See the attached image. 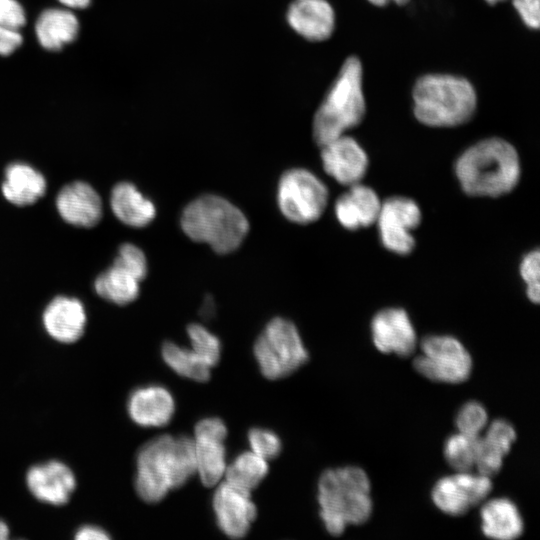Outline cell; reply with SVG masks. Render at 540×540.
Segmentation results:
<instances>
[{
	"label": "cell",
	"instance_id": "cell-1",
	"mask_svg": "<svg viewBox=\"0 0 540 540\" xmlns=\"http://www.w3.org/2000/svg\"><path fill=\"white\" fill-rule=\"evenodd\" d=\"M195 473L193 439L184 435H161L139 449L134 486L143 501L157 503L171 489L184 485Z\"/></svg>",
	"mask_w": 540,
	"mask_h": 540
},
{
	"label": "cell",
	"instance_id": "cell-2",
	"mask_svg": "<svg viewBox=\"0 0 540 540\" xmlns=\"http://www.w3.org/2000/svg\"><path fill=\"white\" fill-rule=\"evenodd\" d=\"M520 173L515 147L498 137L473 144L455 162L456 177L465 193L472 196L507 194L517 185Z\"/></svg>",
	"mask_w": 540,
	"mask_h": 540
},
{
	"label": "cell",
	"instance_id": "cell-3",
	"mask_svg": "<svg viewBox=\"0 0 540 540\" xmlns=\"http://www.w3.org/2000/svg\"><path fill=\"white\" fill-rule=\"evenodd\" d=\"M319 515L326 531L341 535L350 525L364 524L373 503L367 473L357 466L325 470L317 486Z\"/></svg>",
	"mask_w": 540,
	"mask_h": 540
},
{
	"label": "cell",
	"instance_id": "cell-4",
	"mask_svg": "<svg viewBox=\"0 0 540 540\" xmlns=\"http://www.w3.org/2000/svg\"><path fill=\"white\" fill-rule=\"evenodd\" d=\"M413 113L422 124L448 128L468 122L477 108V93L465 77L447 73L420 76L412 89Z\"/></svg>",
	"mask_w": 540,
	"mask_h": 540
},
{
	"label": "cell",
	"instance_id": "cell-5",
	"mask_svg": "<svg viewBox=\"0 0 540 540\" xmlns=\"http://www.w3.org/2000/svg\"><path fill=\"white\" fill-rule=\"evenodd\" d=\"M365 112L362 63L358 57L350 56L342 64L314 115L315 142L322 146L346 134L361 123Z\"/></svg>",
	"mask_w": 540,
	"mask_h": 540
},
{
	"label": "cell",
	"instance_id": "cell-6",
	"mask_svg": "<svg viewBox=\"0 0 540 540\" xmlns=\"http://www.w3.org/2000/svg\"><path fill=\"white\" fill-rule=\"evenodd\" d=\"M180 224L190 239L208 244L219 254L236 250L249 230V222L238 207L212 194L191 201L181 214Z\"/></svg>",
	"mask_w": 540,
	"mask_h": 540
},
{
	"label": "cell",
	"instance_id": "cell-7",
	"mask_svg": "<svg viewBox=\"0 0 540 540\" xmlns=\"http://www.w3.org/2000/svg\"><path fill=\"white\" fill-rule=\"evenodd\" d=\"M253 353L260 372L270 380L290 375L309 358L298 329L282 317L267 323L254 343Z\"/></svg>",
	"mask_w": 540,
	"mask_h": 540
},
{
	"label": "cell",
	"instance_id": "cell-8",
	"mask_svg": "<svg viewBox=\"0 0 540 540\" xmlns=\"http://www.w3.org/2000/svg\"><path fill=\"white\" fill-rule=\"evenodd\" d=\"M327 202V187L309 170L290 169L279 179L278 207L283 216L291 222L309 224L318 220Z\"/></svg>",
	"mask_w": 540,
	"mask_h": 540
},
{
	"label": "cell",
	"instance_id": "cell-9",
	"mask_svg": "<svg viewBox=\"0 0 540 540\" xmlns=\"http://www.w3.org/2000/svg\"><path fill=\"white\" fill-rule=\"evenodd\" d=\"M421 353L415 357V370L428 380L459 384L472 372V358L466 347L450 335H430L420 344Z\"/></svg>",
	"mask_w": 540,
	"mask_h": 540
},
{
	"label": "cell",
	"instance_id": "cell-10",
	"mask_svg": "<svg viewBox=\"0 0 540 540\" xmlns=\"http://www.w3.org/2000/svg\"><path fill=\"white\" fill-rule=\"evenodd\" d=\"M492 490L491 477L472 471L440 478L431 490L436 508L449 516H462L483 503Z\"/></svg>",
	"mask_w": 540,
	"mask_h": 540
},
{
	"label": "cell",
	"instance_id": "cell-11",
	"mask_svg": "<svg viewBox=\"0 0 540 540\" xmlns=\"http://www.w3.org/2000/svg\"><path fill=\"white\" fill-rule=\"evenodd\" d=\"M421 222L418 204L407 197L394 196L381 203L376 219L382 245L389 251L407 255L414 249L412 231Z\"/></svg>",
	"mask_w": 540,
	"mask_h": 540
},
{
	"label": "cell",
	"instance_id": "cell-12",
	"mask_svg": "<svg viewBox=\"0 0 540 540\" xmlns=\"http://www.w3.org/2000/svg\"><path fill=\"white\" fill-rule=\"evenodd\" d=\"M227 427L223 420L208 417L198 421L194 428L196 473L207 487L217 485L227 467L224 440Z\"/></svg>",
	"mask_w": 540,
	"mask_h": 540
},
{
	"label": "cell",
	"instance_id": "cell-13",
	"mask_svg": "<svg viewBox=\"0 0 540 540\" xmlns=\"http://www.w3.org/2000/svg\"><path fill=\"white\" fill-rule=\"evenodd\" d=\"M212 507L221 532L234 539L244 537L257 516V508L250 491L226 481L218 483L212 498Z\"/></svg>",
	"mask_w": 540,
	"mask_h": 540
},
{
	"label": "cell",
	"instance_id": "cell-14",
	"mask_svg": "<svg viewBox=\"0 0 540 540\" xmlns=\"http://www.w3.org/2000/svg\"><path fill=\"white\" fill-rule=\"evenodd\" d=\"M320 147L322 165L329 176L346 186L361 182L369 161L356 139L343 134Z\"/></svg>",
	"mask_w": 540,
	"mask_h": 540
},
{
	"label": "cell",
	"instance_id": "cell-15",
	"mask_svg": "<svg viewBox=\"0 0 540 540\" xmlns=\"http://www.w3.org/2000/svg\"><path fill=\"white\" fill-rule=\"evenodd\" d=\"M373 344L382 353L401 357L411 355L417 345V335L409 315L401 308H385L371 321Z\"/></svg>",
	"mask_w": 540,
	"mask_h": 540
},
{
	"label": "cell",
	"instance_id": "cell-16",
	"mask_svg": "<svg viewBox=\"0 0 540 540\" xmlns=\"http://www.w3.org/2000/svg\"><path fill=\"white\" fill-rule=\"evenodd\" d=\"M26 484L31 494L44 503L63 505L76 488L73 471L65 463L50 460L29 468Z\"/></svg>",
	"mask_w": 540,
	"mask_h": 540
},
{
	"label": "cell",
	"instance_id": "cell-17",
	"mask_svg": "<svg viewBox=\"0 0 540 540\" xmlns=\"http://www.w3.org/2000/svg\"><path fill=\"white\" fill-rule=\"evenodd\" d=\"M286 21L299 36L312 42L327 40L335 29V11L327 0H293Z\"/></svg>",
	"mask_w": 540,
	"mask_h": 540
},
{
	"label": "cell",
	"instance_id": "cell-18",
	"mask_svg": "<svg viewBox=\"0 0 540 540\" xmlns=\"http://www.w3.org/2000/svg\"><path fill=\"white\" fill-rule=\"evenodd\" d=\"M131 420L141 427L167 425L175 412V401L164 386L149 384L134 389L127 400Z\"/></svg>",
	"mask_w": 540,
	"mask_h": 540
},
{
	"label": "cell",
	"instance_id": "cell-19",
	"mask_svg": "<svg viewBox=\"0 0 540 540\" xmlns=\"http://www.w3.org/2000/svg\"><path fill=\"white\" fill-rule=\"evenodd\" d=\"M60 216L69 224L90 228L102 217V201L96 190L82 181L65 185L57 195Z\"/></svg>",
	"mask_w": 540,
	"mask_h": 540
},
{
	"label": "cell",
	"instance_id": "cell-20",
	"mask_svg": "<svg viewBox=\"0 0 540 540\" xmlns=\"http://www.w3.org/2000/svg\"><path fill=\"white\" fill-rule=\"evenodd\" d=\"M515 440L516 431L507 420L496 419L488 424L477 437L475 463L477 472L489 477L496 475Z\"/></svg>",
	"mask_w": 540,
	"mask_h": 540
},
{
	"label": "cell",
	"instance_id": "cell-21",
	"mask_svg": "<svg viewBox=\"0 0 540 540\" xmlns=\"http://www.w3.org/2000/svg\"><path fill=\"white\" fill-rule=\"evenodd\" d=\"M43 325L54 340L61 343L76 342L85 330V308L76 298L55 297L44 310Z\"/></svg>",
	"mask_w": 540,
	"mask_h": 540
},
{
	"label": "cell",
	"instance_id": "cell-22",
	"mask_svg": "<svg viewBox=\"0 0 540 540\" xmlns=\"http://www.w3.org/2000/svg\"><path fill=\"white\" fill-rule=\"evenodd\" d=\"M381 203L377 193L360 182L349 186L336 200L335 216L348 230L368 227L376 222Z\"/></svg>",
	"mask_w": 540,
	"mask_h": 540
},
{
	"label": "cell",
	"instance_id": "cell-23",
	"mask_svg": "<svg viewBox=\"0 0 540 540\" xmlns=\"http://www.w3.org/2000/svg\"><path fill=\"white\" fill-rule=\"evenodd\" d=\"M482 533L494 540H514L522 535L524 522L516 504L508 498L484 501L480 509Z\"/></svg>",
	"mask_w": 540,
	"mask_h": 540
},
{
	"label": "cell",
	"instance_id": "cell-24",
	"mask_svg": "<svg viewBox=\"0 0 540 540\" xmlns=\"http://www.w3.org/2000/svg\"><path fill=\"white\" fill-rule=\"evenodd\" d=\"M110 203L114 215L130 227H145L156 216L154 203L129 182H120L112 189Z\"/></svg>",
	"mask_w": 540,
	"mask_h": 540
},
{
	"label": "cell",
	"instance_id": "cell-25",
	"mask_svg": "<svg viewBox=\"0 0 540 540\" xmlns=\"http://www.w3.org/2000/svg\"><path fill=\"white\" fill-rule=\"evenodd\" d=\"M45 190L44 176L32 166L21 162L7 166L2 192L10 203L17 206L31 205L44 195Z\"/></svg>",
	"mask_w": 540,
	"mask_h": 540
},
{
	"label": "cell",
	"instance_id": "cell-26",
	"mask_svg": "<svg viewBox=\"0 0 540 540\" xmlns=\"http://www.w3.org/2000/svg\"><path fill=\"white\" fill-rule=\"evenodd\" d=\"M35 30L42 47L58 51L77 37L79 23L71 11L52 8L41 13Z\"/></svg>",
	"mask_w": 540,
	"mask_h": 540
},
{
	"label": "cell",
	"instance_id": "cell-27",
	"mask_svg": "<svg viewBox=\"0 0 540 540\" xmlns=\"http://www.w3.org/2000/svg\"><path fill=\"white\" fill-rule=\"evenodd\" d=\"M139 284L140 281L136 277L113 264L97 276L94 288L103 299L118 305H126L139 296Z\"/></svg>",
	"mask_w": 540,
	"mask_h": 540
},
{
	"label": "cell",
	"instance_id": "cell-28",
	"mask_svg": "<svg viewBox=\"0 0 540 540\" xmlns=\"http://www.w3.org/2000/svg\"><path fill=\"white\" fill-rule=\"evenodd\" d=\"M161 356L164 362L178 375L205 382L211 375V367L192 349L167 341L162 345Z\"/></svg>",
	"mask_w": 540,
	"mask_h": 540
},
{
	"label": "cell",
	"instance_id": "cell-29",
	"mask_svg": "<svg viewBox=\"0 0 540 540\" xmlns=\"http://www.w3.org/2000/svg\"><path fill=\"white\" fill-rule=\"evenodd\" d=\"M268 473L267 460L252 451L242 452L227 465L225 481L247 491L256 488Z\"/></svg>",
	"mask_w": 540,
	"mask_h": 540
},
{
	"label": "cell",
	"instance_id": "cell-30",
	"mask_svg": "<svg viewBox=\"0 0 540 540\" xmlns=\"http://www.w3.org/2000/svg\"><path fill=\"white\" fill-rule=\"evenodd\" d=\"M477 437L457 432L446 439L444 458L455 472L472 471L475 468Z\"/></svg>",
	"mask_w": 540,
	"mask_h": 540
},
{
	"label": "cell",
	"instance_id": "cell-31",
	"mask_svg": "<svg viewBox=\"0 0 540 540\" xmlns=\"http://www.w3.org/2000/svg\"><path fill=\"white\" fill-rule=\"evenodd\" d=\"M191 349L211 368L218 364L221 356V343L218 337L206 327L192 323L187 327Z\"/></svg>",
	"mask_w": 540,
	"mask_h": 540
},
{
	"label": "cell",
	"instance_id": "cell-32",
	"mask_svg": "<svg viewBox=\"0 0 540 540\" xmlns=\"http://www.w3.org/2000/svg\"><path fill=\"white\" fill-rule=\"evenodd\" d=\"M457 432L477 437L488 425V414L485 407L476 401L465 403L455 418Z\"/></svg>",
	"mask_w": 540,
	"mask_h": 540
},
{
	"label": "cell",
	"instance_id": "cell-33",
	"mask_svg": "<svg viewBox=\"0 0 540 540\" xmlns=\"http://www.w3.org/2000/svg\"><path fill=\"white\" fill-rule=\"evenodd\" d=\"M247 439L251 451L265 460L276 458L282 449L278 435L265 428L254 427L248 432Z\"/></svg>",
	"mask_w": 540,
	"mask_h": 540
},
{
	"label": "cell",
	"instance_id": "cell-34",
	"mask_svg": "<svg viewBox=\"0 0 540 540\" xmlns=\"http://www.w3.org/2000/svg\"><path fill=\"white\" fill-rule=\"evenodd\" d=\"M113 264L126 270L140 282L147 275L148 265L146 256L138 246L132 243H124L119 247Z\"/></svg>",
	"mask_w": 540,
	"mask_h": 540
},
{
	"label": "cell",
	"instance_id": "cell-35",
	"mask_svg": "<svg viewBox=\"0 0 540 540\" xmlns=\"http://www.w3.org/2000/svg\"><path fill=\"white\" fill-rule=\"evenodd\" d=\"M520 276L526 284V295L533 303L540 299V252L533 250L522 259L519 267Z\"/></svg>",
	"mask_w": 540,
	"mask_h": 540
},
{
	"label": "cell",
	"instance_id": "cell-36",
	"mask_svg": "<svg viewBox=\"0 0 540 540\" xmlns=\"http://www.w3.org/2000/svg\"><path fill=\"white\" fill-rule=\"evenodd\" d=\"M25 22V11L17 0H0L1 26L19 31Z\"/></svg>",
	"mask_w": 540,
	"mask_h": 540
},
{
	"label": "cell",
	"instance_id": "cell-37",
	"mask_svg": "<svg viewBox=\"0 0 540 540\" xmlns=\"http://www.w3.org/2000/svg\"><path fill=\"white\" fill-rule=\"evenodd\" d=\"M512 5L523 24L538 30L540 26V0H511Z\"/></svg>",
	"mask_w": 540,
	"mask_h": 540
},
{
	"label": "cell",
	"instance_id": "cell-38",
	"mask_svg": "<svg viewBox=\"0 0 540 540\" xmlns=\"http://www.w3.org/2000/svg\"><path fill=\"white\" fill-rule=\"evenodd\" d=\"M22 43V35L18 30L9 29L0 25V55L7 56L13 53Z\"/></svg>",
	"mask_w": 540,
	"mask_h": 540
},
{
	"label": "cell",
	"instance_id": "cell-39",
	"mask_svg": "<svg viewBox=\"0 0 540 540\" xmlns=\"http://www.w3.org/2000/svg\"><path fill=\"white\" fill-rule=\"evenodd\" d=\"M110 536L102 528L95 525H83L75 533V539L78 540H104Z\"/></svg>",
	"mask_w": 540,
	"mask_h": 540
},
{
	"label": "cell",
	"instance_id": "cell-40",
	"mask_svg": "<svg viewBox=\"0 0 540 540\" xmlns=\"http://www.w3.org/2000/svg\"><path fill=\"white\" fill-rule=\"evenodd\" d=\"M63 5L75 8V9H83L86 8L91 0H59Z\"/></svg>",
	"mask_w": 540,
	"mask_h": 540
},
{
	"label": "cell",
	"instance_id": "cell-41",
	"mask_svg": "<svg viewBox=\"0 0 540 540\" xmlns=\"http://www.w3.org/2000/svg\"><path fill=\"white\" fill-rule=\"evenodd\" d=\"M367 1L374 6L384 7L390 3L403 6V5H406L410 0H367Z\"/></svg>",
	"mask_w": 540,
	"mask_h": 540
},
{
	"label": "cell",
	"instance_id": "cell-42",
	"mask_svg": "<svg viewBox=\"0 0 540 540\" xmlns=\"http://www.w3.org/2000/svg\"><path fill=\"white\" fill-rule=\"evenodd\" d=\"M9 536V528L7 524L0 519V540L7 539Z\"/></svg>",
	"mask_w": 540,
	"mask_h": 540
},
{
	"label": "cell",
	"instance_id": "cell-43",
	"mask_svg": "<svg viewBox=\"0 0 540 540\" xmlns=\"http://www.w3.org/2000/svg\"><path fill=\"white\" fill-rule=\"evenodd\" d=\"M485 1L490 5H495V4H497L499 2H502L504 0H485Z\"/></svg>",
	"mask_w": 540,
	"mask_h": 540
}]
</instances>
